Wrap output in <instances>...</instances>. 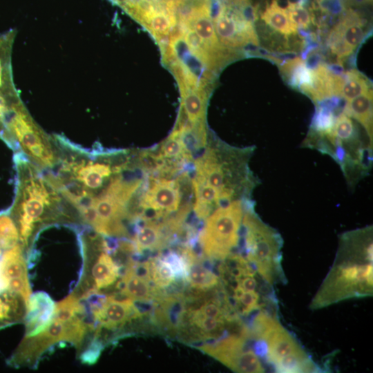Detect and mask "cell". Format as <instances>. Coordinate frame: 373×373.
<instances>
[{
  "instance_id": "cell-19",
  "label": "cell",
  "mask_w": 373,
  "mask_h": 373,
  "mask_svg": "<svg viewBox=\"0 0 373 373\" xmlns=\"http://www.w3.org/2000/svg\"><path fill=\"white\" fill-rule=\"evenodd\" d=\"M181 110L191 125L204 124L209 92L191 89L180 90Z\"/></svg>"
},
{
  "instance_id": "cell-11",
  "label": "cell",
  "mask_w": 373,
  "mask_h": 373,
  "mask_svg": "<svg viewBox=\"0 0 373 373\" xmlns=\"http://www.w3.org/2000/svg\"><path fill=\"white\" fill-rule=\"evenodd\" d=\"M247 332L224 334L213 343L200 347L202 351L236 372H265L262 359L249 342Z\"/></svg>"
},
{
  "instance_id": "cell-16",
  "label": "cell",
  "mask_w": 373,
  "mask_h": 373,
  "mask_svg": "<svg viewBox=\"0 0 373 373\" xmlns=\"http://www.w3.org/2000/svg\"><path fill=\"white\" fill-rule=\"evenodd\" d=\"M55 304L44 292L31 296L24 318L26 336L35 335L44 330L51 322Z\"/></svg>"
},
{
  "instance_id": "cell-7",
  "label": "cell",
  "mask_w": 373,
  "mask_h": 373,
  "mask_svg": "<svg viewBox=\"0 0 373 373\" xmlns=\"http://www.w3.org/2000/svg\"><path fill=\"white\" fill-rule=\"evenodd\" d=\"M247 153L209 148L195 161V175L213 188L222 202L233 200L242 189L255 184L247 167L249 155H244Z\"/></svg>"
},
{
  "instance_id": "cell-31",
  "label": "cell",
  "mask_w": 373,
  "mask_h": 373,
  "mask_svg": "<svg viewBox=\"0 0 373 373\" xmlns=\"http://www.w3.org/2000/svg\"><path fill=\"white\" fill-rule=\"evenodd\" d=\"M5 128L3 108L0 102V139L1 138Z\"/></svg>"
},
{
  "instance_id": "cell-5",
  "label": "cell",
  "mask_w": 373,
  "mask_h": 373,
  "mask_svg": "<svg viewBox=\"0 0 373 373\" xmlns=\"http://www.w3.org/2000/svg\"><path fill=\"white\" fill-rule=\"evenodd\" d=\"M5 128L1 140L14 153L22 154L43 171L52 170L59 162L55 139L33 119L21 97L3 107Z\"/></svg>"
},
{
  "instance_id": "cell-1",
  "label": "cell",
  "mask_w": 373,
  "mask_h": 373,
  "mask_svg": "<svg viewBox=\"0 0 373 373\" xmlns=\"http://www.w3.org/2000/svg\"><path fill=\"white\" fill-rule=\"evenodd\" d=\"M16 189L8 213L15 222L26 254L36 237L49 225L81 226L77 212L46 172L22 154L15 153Z\"/></svg>"
},
{
  "instance_id": "cell-10",
  "label": "cell",
  "mask_w": 373,
  "mask_h": 373,
  "mask_svg": "<svg viewBox=\"0 0 373 373\" xmlns=\"http://www.w3.org/2000/svg\"><path fill=\"white\" fill-rule=\"evenodd\" d=\"M256 19L257 10L251 0H220L212 20L220 41L234 48L258 45L254 27Z\"/></svg>"
},
{
  "instance_id": "cell-17",
  "label": "cell",
  "mask_w": 373,
  "mask_h": 373,
  "mask_svg": "<svg viewBox=\"0 0 373 373\" xmlns=\"http://www.w3.org/2000/svg\"><path fill=\"white\" fill-rule=\"evenodd\" d=\"M343 76L334 73L326 66L318 65L311 69V79L302 90L314 101H323L339 96Z\"/></svg>"
},
{
  "instance_id": "cell-4",
  "label": "cell",
  "mask_w": 373,
  "mask_h": 373,
  "mask_svg": "<svg viewBox=\"0 0 373 373\" xmlns=\"http://www.w3.org/2000/svg\"><path fill=\"white\" fill-rule=\"evenodd\" d=\"M122 173L115 175L97 195L76 209L82 224L103 236L127 234L124 220L131 217V201L142 181L125 178Z\"/></svg>"
},
{
  "instance_id": "cell-21",
  "label": "cell",
  "mask_w": 373,
  "mask_h": 373,
  "mask_svg": "<svg viewBox=\"0 0 373 373\" xmlns=\"http://www.w3.org/2000/svg\"><path fill=\"white\" fill-rule=\"evenodd\" d=\"M343 113L357 120L372 139V91L370 89L351 100L347 101Z\"/></svg>"
},
{
  "instance_id": "cell-6",
  "label": "cell",
  "mask_w": 373,
  "mask_h": 373,
  "mask_svg": "<svg viewBox=\"0 0 373 373\" xmlns=\"http://www.w3.org/2000/svg\"><path fill=\"white\" fill-rule=\"evenodd\" d=\"M242 228V255L258 275L274 285L287 281L282 266L283 239L273 227L264 222L252 208L245 209Z\"/></svg>"
},
{
  "instance_id": "cell-29",
  "label": "cell",
  "mask_w": 373,
  "mask_h": 373,
  "mask_svg": "<svg viewBox=\"0 0 373 373\" xmlns=\"http://www.w3.org/2000/svg\"><path fill=\"white\" fill-rule=\"evenodd\" d=\"M7 249H8L0 246V320L7 309L15 303L16 298L19 296L10 290L3 276V256Z\"/></svg>"
},
{
  "instance_id": "cell-9",
  "label": "cell",
  "mask_w": 373,
  "mask_h": 373,
  "mask_svg": "<svg viewBox=\"0 0 373 373\" xmlns=\"http://www.w3.org/2000/svg\"><path fill=\"white\" fill-rule=\"evenodd\" d=\"M245 209L241 200H233L220 204L207 218L199 241L208 257L223 260L238 247Z\"/></svg>"
},
{
  "instance_id": "cell-25",
  "label": "cell",
  "mask_w": 373,
  "mask_h": 373,
  "mask_svg": "<svg viewBox=\"0 0 373 373\" xmlns=\"http://www.w3.org/2000/svg\"><path fill=\"white\" fill-rule=\"evenodd\" d=\"M370 89L367 79L356 70H351L343 75L339 96L351 100Z\"/></svg>"
},
{
  "instance_id": "cell-3",
  "label": "cell",
  "mask_w": 373,
  "mask_h": 373,
  "mask_svg": "<svg viewBox=\"0 0 373 373\" xmlns=\"http://www.w3.org/2000/svg\"><path fill=\"white\" fill-rule=\"evenodd\" d=\"M256 341L254 349L277 372H319L320 367L313 361L297 338L279 321L276 311L261 310L256 313L249 328Z\"/></svg>"
},
{
  "instance_id": "cell-28",
  "label": "cell",
  "mask_w": 373,
  "mask_h": 373,
  "mask_svg": "<svg viewBox=\"0 0 373 373\" xmlns=\"http://www.w3.org/2000/svg\"><path fill=\"white\" fill-rule=\"evenodd\" d=\"M285 10L290 21L297 28H307L313 21V14L305 7L303 0L288 1Z\"/></svg>"
},
{
  "instance_id": "cell-18",
  "label": "cell",
  "mask_w": 373,
  "mask_h": 373,
  "mask_svg": "<svg viewBox=\"0 0 373 373\" xmlns=\"http://www.w3.org/2000/svg\"><path fill=\"white\" fill-rule=\"evenodd\" d=\"M121 294L133 300L146 302L153 297L149 281L139 275L131 263L117 284Z\"/></svg>"
},
{
  "instance_id": "cell-30",
  "label": "cell",
  "mask_w": 373,
  "mask_h": 373,
  "mask_svg": "<svg viewBox=\"0 0 373 373\" xmlns=\"http://www.w3.org/2000/svg\"><path fill=\"white\" fill-rule=\"evenodd\" d=\"M334 119L335 118L331 111L321 107L315 117L314 128L320 134L325 135L331 131Z\"/></svg>"
},
{
  "instance_id": "cell-12",
  "label": "cell",
  "mask_w": 373,
  "mask_h": 373,
  "mask_svg": "<svg viewBox=\"0 0 373 373\" xmlns=\"http://www.w3.org/2000/svg\"><path fill=\"white\" fill-rule=\"evenodd\" d=\"M90 301L92 327L97 336L102 329H115L141 316L133 300L117 299L113 296H97Z\"/></svg>"
},
{
  "instance_id": "cell-20",
  "label": "cell",
  "mask_w": 373,
  "mask_h": 373,
  "mask_svg": "<svg viewBox=\"0 0 373 373\" xmlns=\"http://www.w3.org/2000/svg\"><path fill=\"white\" fill-rule=\"evenodd\" d=\"M195 194L194 211L198 218H207L210 213L221 204L222 200L218 192L197 176L192 180Z\"/></svg>"
},
{
  "instance_id": "cell-2",
  "label": "cell",
  "mask_w": 373,
  "mask_h": 373,
  "mask_svg": "<svg viewBox=\"0 0 373 373\" xmlns=\"http://www.w3.org/2000/svg\"><path fill=\"white\" fill-rule=\"evenodd\" d=\"M372 226L342 233L334 262L312 299L310 309L372 296Z\"/></svg>"
},
{
  "instance_id": "cell-32",
  "label": "cell",
  "mask_w": 373,
  "mask_h": 373,
  "mask_svg": "<svg viewBox=\"0 0 373 373\" xmlns=\"http://www.w3.org/2000/svg\"><path fill=\"white\" fill-rule=\"evenodd\" d=\"M108 1H111V0H108Z\"/></svg>"
},
{
  "instance_id": "cell-8",
  "label": "cell",
  "mask_w": 373,
  "mask_h": 373,
  "mask_svg": "<svg viewBox=\"0 0 373 373\" xmlns=\"http://www.w3.org/2000/svg\"><path fill=\"white\" fill-rule=\"evenodd\" d=\"M86 313L71 317L53 314L50 324L39 333L23 338L8 363L15 367L33 365L44 352L57 343H70L80 349L86 336L93 331L86 321Z\"/></svg>"
},
{
  "instance_id": "cell-24",
  "label": "cell",
  "mask_w": 373,
  "mask_h": 373,
  "mask_svg": "<svg viewBox=\"0 0 373 373\" xmlns=\"http://www.w3.org/2000/svg\"><path fill=\"white\" fill-rule=\"evenodd\" d=\"M159 160L177 161L189 159L191 154L180 132L174 129L172 133L164 140L160 147Z\"/></svg>"
},
{
  "instance_id": "cell-22",
  "label": "cell",
  "mask_w": 373,
  "mask_h": 373,
  "mask_svg": "<svg viewBox=\"0 0 373 373\" xmlns=\"http://www.w3.org/2000/svg\"><path fill=\"white\" fill-rule=\"evenodd\" d=\"M261 19L271 28L284 35L297 33L298 28L290 21L285 8L277 0H271L261 15Z\"/></svg>"
},
{
  "instance_id": "cell-13",
  "label": "cell",
  "mask_w": 373,
  "mask_h": 373,
  "mask_svg": "<svg viewBox=\"0 0 373 373\" xmlns=\"http://www.w3.org/2000/svg\"><path fill=\"white\" fill-rule=\"evenodd\" d=\"M363 19L357 12L352 9L345 10L328 35L327 43L332 52L339 59L350 55L363 38Z\"/></svg>"
},
{
  "instance_id": "cell-26",
  "label": "cell",
  "mask_w": 373,
  "mask_h": 373,
  "mask_svg": "<svg viewBox=\"0 0 373 373\" xmlns=\"http://www.w3.org/2000/svg\"><path fill=\"white\" fill-rule=\"evenodd\" d=\"M187 280L192 287L208 289L217 286L220 279L212 271L198 263L189 262Z\"/></svg>"
},
{
  "instance_id": "cell-15",
  "label": "cell",
  "mask_w": 373,
  "mask_h": 373,
  "mask_svg": "<svg viewBox=\"0 0 373 373\" xmlns=\"http://www.w3.org/2000/svg\"><path fill=\"white\" fill-rule=\"evenodd\" d=\"M16 30L0 35V102L3 106L20 98L13 81L11 55Z\"/></svg>"
},
{
  "instance_id": "cell-14",
  "label": "cell",
  "mask_w": 373,
  "mask_h": 373,
  "mask_svg": "<svg viewBox=\"0 0 373 373\" xmlns=\"http://www.w3.org/2000/svg\"><path fill=\"white\" fill-rule=\"evenodd\" d=\"M180 186L175 180L159 178L152 180L140 199L144 209L159 213L175 211L180 204Z\"/></svg>"
},
{
  "instance_id": "cell-23",
  "label": "cell",
  "mask_w": 373,
  "mask_h": 373,
  "mask_svg": "<svg viewBox=\"0 0 373 373\" xmlns=\"http://www.w3.org/2000/svg\"><path fill=\"white\" fill-rule=\"evenodd\" d=\"M162 231L159 224L152 222H145L136 229L133 237V245L137 251L157 247L161 242Z\"/></svg>"
},
{
  "instance_id": "cell-27",
  "label": "cell",
  "mask_w": 373,
  "mask_h": 373,
  "mask_svg": "<svg viewBox=\"0 0 373 373\" xmlns=\"http://www.w3.org/2000/svg\"><path fill=\"white\" fill-rule=\"evenodd\" d=\"M149 275L151 281L160 288L168 287L175 279L172 267L164 258L155 259L149 262Z\"/></svg>"
}]
</instances>
